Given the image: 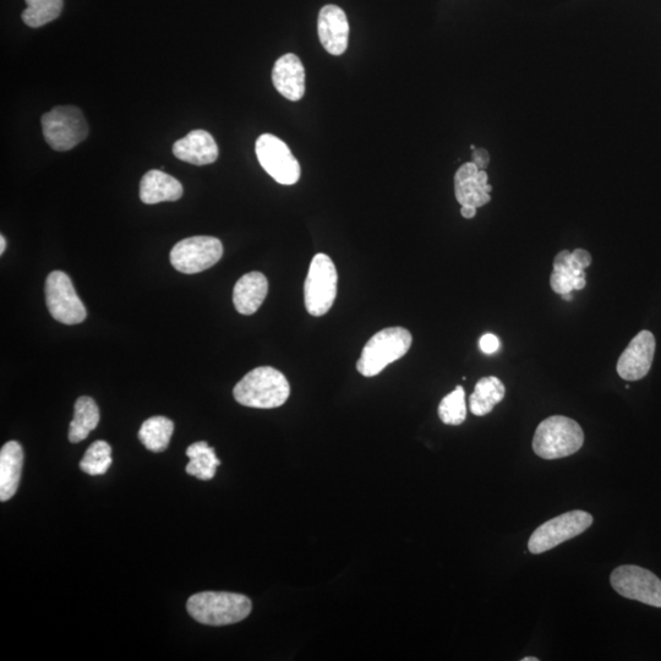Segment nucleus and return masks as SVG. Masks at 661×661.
<instances>
[{"label":"nucleus","mask_w":661,"mask_h":661,"mask_svg":"<svg viewBox=\"0 0 661 661\" xmlns=\"http://www.w3.org/2000/svg\"><path fill=\"white\" fill-rule=\"evenodd\" d=\"M291 395V386L280 370L261 366L238 382L233 396L242 406L272 409L283 406Z\"/></svg>","instance_id":"nucleus-1"},{"label":"nucleus","mask_w":661,"mask_h":661,"mask_svg":"<svg viewBox=\"0 0 661 661\" xmlns=\"http://www.w3.org/2000/svg\"><path fill=\"white\" fill-rule=\"evenodd\" d=\"M188 613L207 626H227L247 619L253 609L250 599L242 594L204 592L188 600Z\"/></svg>","instance_id":"nucleus-2"},{"label":"nucleus","mask_w":661,"mask_h":661,"mask_svg":"<svg viewBox=\"0 0 661 661\" xmlns=\"http://www.w3.org/2000/svg\"><path fill=\"white\" fill-rule=\"evenodd\" d=\"M584 433L575 420L554 415L543 420L535 430L533 450L543 460H560L581 450Z\"/></svg>","instance_id":"nucleus-3"},{"label":"nucleus","mask_w":661,"mask_h":661,"mask_svg":"<svg viewBox=\"0 0 661 661\" xmlns=\"http://www.w3.org/2000/svg\"><path fill=\"white\" fill-rule=\"evenodd\" d=\"M412 346V335L403 327H389L370 338L365 344L357 369L365 378H374L387 365L406 355Z\"/></svg>","instance_id":"nucleus-4"},{"label":"nucleus","mask_w":661,"mask_h":661,"mask_svg":"<svg viewBox=\"0 0 661 661\" xmlns=\"http://www.w3.org/2000/svg\"><path fill=\"white\" fill-rule=\"evenodd\" d=\"M43 136L56 151H69L89 136L84 113L74 106H59L42 116Z\"/></svg>","instance_id":"nucleus-5"},{"label":"nucleus","mask_w":661,"mask_h":661,"mask_svg":"<svg viewBox=\"0 0 661 661\" xmlns=\"http://www.w3.org/2000/svg\"><path fill=\"white\" fill-rule=\"evenodd\" d=\"M338 273L330 256L318 254L311 261L304 284L305 308L311 316L329 313L337 297Z\"/></svg>","instance_id":"nucleus-6"},{"label":"nucleus","mask_w":661,"mask_h":661,"mask_svg":"<svg viewBox=\"0 0 661 661\" xmlns=\"http://www.w3.org/2000/svg\"><path fill=\"white\" fill-rule=\"evenodd\" d=\"M592 524L593 517L588 512L576 510L564 513L535 529L529 539L528 550L535 555L543 554L567 540L578 537Z\"/></svg>","instance_id":"nucleus-7"},{"label":"nucleus","mask_w":661,"mask_h":661,"mask_svg":"<svg viewBox=\"0 0 661 661\" xmlns=\"http://www.w3.org/2000/svg\"><path fill=\"white\" fill-rule=\"evenodd\" d=\"M223 256V245L215 237L198 236L180 240L171 251V262L179 272L195 275L215 266Z\"/></svg>","instance_id":"nucleus-8"},{"label":"nucleus","mask_w":661,"mask_h":661,"mask_svg":"<svg viewBox=\"0 0 661 661\" xmlns=\"http://www.w3.org/2000/svg\"><path fill=\"white\" fill-rule=\"evenodd\" d=\"M46 303L52 318L64 325H78L86 319L85 305L76 293L70 277L63 271L49 273Z\"/></svg>","instance_id":"nucleus-9"},{"label":"nucleus","mask_w":661,"mask_h":661,"mask_svg":"<svg viewBox=\"0 0 661 661\" xmlns=\"http://www.w3.org/2000/svg\"><path fill=\"white\" fill-rule=\"evenodd\" d=\"M256 156L262 168L277 183L294 185L302 176L299 162L292 154L291 149L271 134L261 135L255 146Z\"/></svg>","instance_id":"nucleus-10"},{"label":"nucleus","mask_w":661,"mask_h":661,"mask_svg":"<svg viewBox=\"0 0 661 661\" xmlns=\"http://www.w3.org/2000/svg\"><path fill=\"white\" fill-rule=\"evenodd\" d=\"M611 586L622 597L661 608V581L646 568L626 565L611 573Z\"/></svg>","instance_id":"nucleus-11"},{"label":"nucleus","mask_w":661,"mask_h":661,"mask_svg":"<svg viewBox=\"0 0 661 661\" xmlns=\"http://www.w3.org/2000/svg\"><path fill=\"white\" fill-rule=\"evenodd\" d=\"M592 265V256L587 250L576 249L571 253L562 250L554 260L550 286L556 294L564 296L581 291L587 284L586 270Z\"/></svg>","instance_id":"nucleus-12"},{"label":"nucleus","mask_w":661,"mask_h":661,"mask_svg":"<svg viewBox=\"0 0 661 661\" xmlns=\"http://www.w3.org/2000/svg\"><path fill=\"white\" fill-rule=\"evenodd\" d=\"M655 347V337L652 332L644 330L633 338L617 363V374L627 381H638L649 373L652 368Z\"/></svg>","instance_id":"nucleus-13"},{"label":"nucleus","mask_w":661,"mask_h":661,"mask_svg":"<svg viewBox=\"0 0 661 661\" xmlns=\"http://www.w3.org/2000/svg\"><path fill=\"white\" fill-rule=\"evenodd\" d=\"M488 173L468 162L458 169L455 176L456 199L462 206L482 207L491 201L493 187L488 183Z\"/></svg>","instance_id":"nucleus-14"},{"label":"nucleus","mask_w":661,"mask_h":661,"mask_svg":"<svg viewBox=\"0 0 661 661\" xmlns=\"http://www.w3.org/2000/svg\"><path fill=\"white\" fill-rule=\"evenodd\" d=\"M349 23L346 13L337 5H325L318 20L321 45L332 56H342L347 51L349 41Z\"/></svg>","instance_id":"nucleus-15"},{"label":"nucleus","mask_w":661,"mask_h":661,"mask_svg":"<svg viewBox=\"0 0 661 661\" xmlns=\"http://www.w3.org/2000/svg\"><path fill=\"white\" fill-rule=\"evenodd\" d=\"M272 81L276 90L287 100H302L305 94V69L302 60L296 54H284L273 67Z\"/></svg>","instance_id":"nucleus-16"},{"label":"nucleus","mask_w":661,"mask_h":661,"mask_svg":"<svg viewBox=\"0 0 661 661\" xmlns=\"http://www.w3.org/2000/svg\"><path fill=\"white\" fill-rule=\"evenodd\" d=\"M173 155L190 165L206 166L217 161L220 151L210 133L205 130H193L173 145Z\"/></svg>","instance_id":"nucleus-17"},{"label":"nucleus","mask_w":661,"mask_h":661,"mask_svg":"<svg viewBox=\"0 0 661 661\" xmlns=\"http://www.w3.org/2000/svg\"><path fill=\"white\" fill-rule=\"evenodd\" d=\"M269 282L261 272H249L237 282L233 291V303L239 314L253 315L265 302Z\"/></svg>","instance_id":"nucleus-18"},{"label":"nucleus","mask_w":661,"mask_h":661,"mask_svg":"<svg viewBox=\"0 0 661 661\" xmlns=\"http://www.w3.org/2000/svg\"><path fill=\"white\" fill-rule=\"evenodd\" d=\"M24 466L23 446L9 441L0 451V501H8L18 491Z\"/></svg>","instance_id":"nucleus-19"},{"label":"nucleus","mask_w":661,"mask_h":661,"mask_svg":"<svg viewBox=\"0 0 661 661\" xmlns=\"http://www.w3.org/2000/svg\"><path fill=\"white\" fill-rule=\"evenodd\" d=\"M184 193L178 179L162 171H150L140 183V199L146 205H156L165 201H178Z\"/></svg>","instance_id":"nucleus-20"},{"label":"nucleus","mask_w":661,"mask_h":661,"mask_svg":"<svg viewBox=\"0 0 661 661\" xmlns=\"http://www.w3.org/2000/svg\"><path fill=\"white\" fill-rule=\"evenodd\" d=\"M506 395L505 385L495 378H483L475 385L474 392L469 397V409L477 417H484V415L493 412L496 404H499Z\"/></svg>","instance_id":"nucleus-21"},{"label":"nucleus","mask_w":661,"mask_h":661,"mask_svg":"<svg viewBox=\"0 0 661 661\" xmlns=\"http://www.w3.org/2000/svg\"><path fill=\"white\" fill-rule=\"evenodd\" d=\"M100 423V409L90 397H80L75 403L73 422L70 423L69 441L71 444L87 439L91 431Z\"/></svg>","instance_id":"nucleus-22"},{"label":"nucleus","mask_w":661,"mask_h":661,"mask_svg":"<svg viewBox=\"0 0 661 661\" xmlns=\"http://www.w3.org/2000/svg\"><path fill=\"white\" fill-rule=\"evenodd\" d=\"M187 456L190 460L187 473L200 480H211L216 475L217 467L221 466L215 449L207 445L206 441L195 442L189 446Z\"/></svg>","instance_id":"nucleus-23"},{"label":"nucleus","mask_w":661,"mask_h":661,"mask_svg":"<svg viewBox=\"0 0 661 661\" xmlns=\"http://www.w3.org/2000/svg\"><path fill=\"white\" fill-rule=\"evenodd\" d=\"M174 424L166 417H152L141 425L139 439L147 450L163 452L171 442Z\"/></svg>","instance_id":"nucleus-24"},{"label":"nucleus","mask_w":661,"mask_h":661,"mask_svg":"<svg viewBox=\"0 0 661 661\" xmlns=\"http://www.w3.org/2000/svg\"><path fill=\"white\" fill-rule=\"evenodd\" d=\"M27 8L24 10V23L32 29L42 27L59 18L64 7L63 0H25Z\"/></svg>","instance_id":"nucleus-25"},{"label":"nucleus","mask_w":661,"mask_h":661,"mask_svg":"<svg viewBox=\"0 0 661 661\" xmlns=\"http://www.w3.org/2000/svg\"><path fill=\"white\" fill-rule=\"evenodd\" d=\"M112 466V447L106 441L98 440L87 449L83 461L80 462L81 471L90 475L107 473Z\"/></svg>","instance_id":"nucleus-26"},{"label":"nucleus","mask_w":661,"mask_h":661,"mask_svg":"<svg viewBox=\"0 0 661 661\" xmlns=\"http://www.w3.org/2000/svg\"><path fill=\"white\" fill-rule=\"evenodd\" d=\"M441 422L447 425H461L467 418L466 392L462 386L447 395L439 406Z\"/></svg>","instance_id":"nucleus-27"},{"label":"nucleus","mask_w":661,"mask_h":661,"mask_svg":"<svg viewBox=\"0 0 661 661\" xmlns=\"http://www.w3.org/2000/svg\"><path fill=\"white\" fill-rule=\"evenodd\" d=\"M501 346L500 338L493 333H486L479 341V347L485 354H494L499 351Z\"/></svg>","instance_id":"nucleus-28"},{"label":"nucleus","mask_w":661,"mask_h":661,"mask_svg":"<svg viewBox=\"0 0 661 661\" xmlns=\"http://www.w3.org/2000/svg\"><path fill=\"white\" fill-rule=\"evenodd\" d=\"M472 162L479 169L485 171V168L489 166L490 162L489 152L485 149H475L472 155Z\"/></svg>","instance_id":"nucleus-29"},{"label":"nucleus","mask_w":661,"mask_h":661,"mask_svg":"<svg viewBox=\"0 0 661 661\" xmlns=\"http://www.w3.org/2000/svg\"><path fill=\"white\" fill-rule=\"evenodd\" d=\"M461 213L464 218L471 220V218H474L475 215H477V207L471 205L462 206Z\"/></svg>","instance_id":"nucleus-30"},{"label":"nucleus","mask_w":661,"mask_h":661,"mask_svg":"<svg viewBox=\"0 0 661 661\" xmlns=\"http://www.w3.org/2000/svg\"><path fill=\"white\" fill-rule=\"evenodd\" d=\"M5 248H7V240L2 236L0 237V255L4 254Z\"/></svg>","instance_id":"nucleus-31"},{"label":"nucleus","mask_w":661,"mask_h":661,"mask_svg":"<svg viewBox=\"0 0 661 661\" xmlns=\"http://www.w3.org/2000/svg\"><path fill=\"white\" fill-rule=\"evenodd\" d=\"M522 661H539V659L535 657H528V658H523Z\"/></svg>","instance_id":"nucleus-32"},{"label":"nucleus","mask_w":661,"mask_h":661,"mask_svg":"<svg viewBox=\"0 0 661 661\" xmlns=\"http://www.w3.org/2000/svg\"><path fill=\"white\" fill-rule=\"evenodd\" d=\"M562 298H564L565 300H571L572 299V293L564 294V296H562Z\"/></svg>","instance_id":"nucleus-33"}]
</instances>
